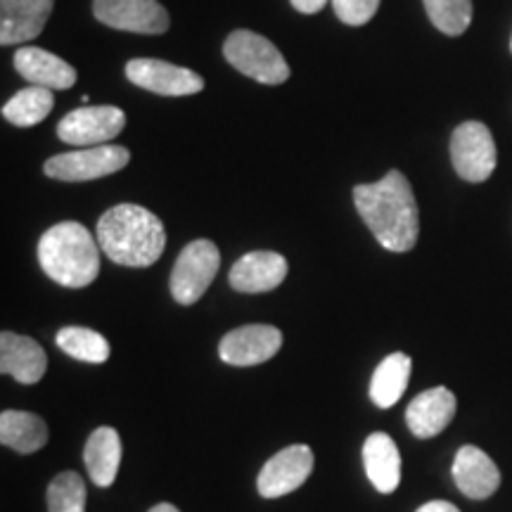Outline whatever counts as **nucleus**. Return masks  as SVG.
<instances>
[{
    "label": "nucleus",
    "mask_w": 512,
    "mask_h": 512,
    "mask_svg": "<svg viewBox=\"0 0 512 512\" xmlns=\"http://www.w3.org/2000/svg\"><path fill=\"white\" fill-rule=\"evenodd\" d=\"M358 214L377 242L389 252H411L420 235V211L413 188L401 171L392 169L382 181L356 185Z\"/></svg>",
    "instance_id": "obj_1"
},
{
    "label": "nucleus",
    "mask_w": 512,
    "mask_h": 512,
    "mask_svg": "<svg viewBox=\"0 0 512 512\" xmlns=\"http://www.w3.org/2000/svg\"><path fill=\"white\" fill-rule=\"evenodd\" d=\"M98 245L114 264L147 268L157 264L166 247L164 223L138 204H117L98 221Z\"/></svg>",
    "instance_id": "obj_2"
},
{
    "label": "nucleus",
    "mask_w": 512,
    "mask_h": 512,
    "mask_svg": "<svg viewBox=\"0 0 512 512\" xmlns=\"http://www.w3.org/2000/svg\"><path fill=\"white\" fill-rule=\"evenodd\" d=\"M38 264L50 280L62 287L91 285L100 273V245L86 226L62 221L38 240Z\"/></svg>",
    "instance_id": "obj_3"
},
{
    "label": "nucleus",
    "mask_w": 512,
    "mask_h": 512,
    "mask_svg": "<svg viewBox=\"0 0 512 512\" xmlns=\"http://www.w3.org/2000/svg\"><path fill=\"white\" fill-rule=\"evenodd\" d=\"M223 55L240 74L266 86H280L290 79V64L280 55V50L254 31H233L223 43Z\"/></svg>",
    "instance_id": "obj_4"
},
{
    "label": "nucleus",
    "mask_w": 512,
    "mask_h": 512,
    "mask_svg": "<svg viewBox=\"0 0 512 512\" xmlns=\"http://www.w3.org/2000/svg\"><path fill=\"white\" fill-rule=\"evenodd\" d=\"M221 268V252L211 240H195L178 254L171 271V297L178 304L190 306L200 302Z\"/></svg>",
    "instance_id": "obj_5"
},
{
    "label": "nucleus",
    "mask_w": 512,
    "mask_h": 512,
    "mask_svg": "<svg viewBox=\"0 0 512 512\" xmlns=\"http://www.w3.org/2000/svg\"><path fill=\"white\" fill-rule=\"evenodd\" d=\"M128 162H131V155H128L126 147L107 143L50 157L43 171H46L48 178H55V181L83 183L117 174Z\"/></svg>",
    "instance_id": "obj_6"
},
{
    "label": "nucleus",
    "mask_w": 512,
    "mask_h": 512,
    "mask_svg": "<svg viewBox=\"0 0 512 512\" xmlns=\"http://www.w3.org/2000/svg\"><path fill=\"white\" fill-rule=\"evenodd\" d=\"M451 162L467 183H484L494 174L498 152L491 131L482 121H465L453 131Z\"/></svg>",
    "instance_id": "obj_7"
},
{
    "label": "nucleus",
    "mask_w": 512,
    "mask_h": 512,
    "mask_svg": "<svg viewBox=\"0 0 512 512\" xmlns=\"http://www.w3.org/2000/svg\"><path fill=\"white\" fill-rule=\"evenodd\" d=\"M126 126V114L114 105L98 107H79L69 112L57 124V136L62 143L74 147H95L107 145L112 138H117Z\"/></svg>",
    "instance_id": "obj_8"
},
{
    "label": "nucleus",
    "mask_w": 512,
    "mask_h": 512,
    "mask_svg": "<svg viewBox=\"0 0 512 512\" xmlns=\"http://www.w3.org/2000/svg\"><path fill=\"white\" fill-rule=\"evenodd\" d=\"M93 15L105 27L157 36L169 29V12L157 0H93Z\"/></svg>",
    "instance_id": "obj_9"
},
{
    "label": "nucleus",
    "mask_w": 512,
    "mask_h": 512,
    "mask_svg": "<svg viewBox=\"0 0 512 512\" xmlns=\"http://www.w3.org/2000/svg\"><path fill=\"white\" fill-rule=\"evenodd\" d=\"M313 451L306 444H292L278 451L261 467L256 489L264 498H280L292 494L313 472Z\"/></svg>",
    "instance_id": "obj_10"
},
{
    "label": "nucleus",
    "mask_w": 512,
    "mask_h": 512,
    "mask_svg": "<svg viewBox=\"0 0 512 512\" xmlns=\"http://www.w3.org/2000/svg\"><path fill=\"white\" fill-rule=\"evenodd\" d=\"M128 81L136 83L143 91L169 95V98H183V95H195L204 88V79L192 69L178 67V64L152 60V57H138L126 64Z\"/></svg>",
    "instance_id": "obj_11"
},
{
    "label": "nucleus",
    "mask_w": 512,
    "mask_h": 512,
    "mask_svg": "<svg viewBox=\"0 0 512 512\" xmlns=\"http://www.w3.org/2000/svg\"><path fill=\"white\" fill-rule=\"evenodd\" d=\"M283 347V332L273 325H245V328L230 330L219 344V356L228 366H259L271 361Z\"/></svg>",
    "instance_id": "obj_12"
},
{
    "label": "nucleus",
    "mask_w": 512,
    "mask_h": 512,
    "mask_svg": "<svg viewBox=\"0 0 512 512\" xmlns=\"http://www.w3.org/2000/svg\"><path fill=\"white\" fill-rule=\"evenodd\" d=\"M287 278V259L278 252H247L230 268L228 283L242 294L271 292Z\"/></svg>",
    "instance_id": "obj_13"
},
{
    "label": "nucleus",
    "mask_w": 512,
    "mask_h": 512,
    "mask_svg": "<svg viewBox=\"0 0 512 512\" xmlns=\"http://www.w3.org/2000/svg\"><path fill=\"white\" fill-rule=\"evenodd\" d=\"M451 472L460 494L472 498V501H484V498L494 496L498 486H501V470H498V465L486 456L482 448L470 444L456 453Z\"/></svg>",
    "instance_id": "obj_14"
},
{
    "label": "nucleus",
    "mask_w": 512,
    "mask_h": 512,
    "mask_svg": "<svg viewBox=\"0 0 512 512\" xmlns=\"http://www.w3.org/2000/svg\"><path fill=\"white\" fill-rule=\"evenodd\" d=\"M456 394L446 387H432L415 396L406 408V422L418 439L437 437L456 415Z\"/></svg>",
    "instance_id": "obj_15"
},
{
    "label": "nucleus",
    "mask_w": 512,
    "mask_h": 512,
    "mask_svg": "<svg viewBox=\"0 0 512 512\" xmlns=\"http://www.w3.org/2000/svg\"><path fill=\"white\" fill-rule=\"evenodd\" d=\"M55 0H0V43L17 46L41 36Z\"/></svg>",
    "instance_id": "obj_16"
},
{
    "label": "nucleus",
    "mask_w": 512,
    "mask_h": 512,
    "mask_svg": "<svg viewBox=\"0 0 512 512\" xmlns=\"http://www.w3.org/2000/svg\"><path fill=\"white\" fill-rule=\"evenodd\" d=\"M0 370L22 384H36L46 375L48 356L36 339L5 330L0 335Z\"/></svg>",
    "instance_id": "obj_17"
},
{
    "label": "nucleus",
    "mask_w": 512,
    "mask_h": 512,
    "mask_svg": "<svg viewBox=\"0 0 512 512\" xmlns=\"http://www.w3.org/2000/svg\"><path fill=\"white\" fill-rule=\"evenodd\" d=\"M12 62H15L17 74L29 81V86L50 88V91H67V88H72L76 83V69L72 64L43 48H19Z\"/></svg>",
    "instance_id": "obj_18"
},
{
    "label": "nucleus",
    "mask_w": 512,
    "mask_h": 512,
    "mask_svg": "<svg viewBox=\"0 0 512 512\" xmlns=\"http://www.w3.org/2000/svg\"><path fill=\"white\" fill-rule=\"evenodd\" d=\"M363 465L370 484L380 494H394L401 484V453L394 439L384 432L370 434L363 444Z\"/></svg>",
    "instance_id": "obj_19"
},
{
    "label": "nucleus",
    "mask_w": 512,
    "mask_h": 512,
    "mask_svg": "<svg viewBox=\"0 0 512 512\" xmlns=\"http://www.w3.org/2000/svg\"><path fill=\"white\" fill-rule=\"evenodd\" d=\"M83 463L88 467L93 484L112 486L121 463V439L114 427H98L83 448Z\"/></svg>",
    "instance_id": "obj_20"
},
{
    "label": "nucleus",
    "mask_w": 512,
    "mask_h": 512,
    "mask_svg": "<svg viewBox=\"0 0 512 512\" xmlns=\"http://www.w3.org/2000/svg\"><path fill=\"white\" fill-rule=\"evenodd\" d=\"M413 361L411 356L389 354L380 366L375 368L373 380H370V399L377 408H392L399 403L403 392L408 389V380H411Z\"/></svg>",
    "instance_id": "obj_21"
},
{
    "label": "nucleus",
    "mask_w": 512,
    "mask_h": 512,
    "mask_svg": "<svg viewBox=\"0 0 512 512\" xmlns=\"http://www.w3.org/2000/svg\"><path fill=\"white\" fill-rule=\"evenodd\" d=\"M0 441L12 451L29 456L48 444V425L36 413L3 411L0 413Z\"/></svg>",
    "instance_id": "obj_22"
},
{
    "label": "nucleus",
    "mask_w": 512,
    "mask_h": 512,
    "mask_svg": "<svg viewBox=\"0 0 512 512\" xmlns=\"http://www.w3.org/2000/svg\"><path fill=\"white\" fill-rule=\"evenodd\" d=\"M53 91L50 88H41V86H27L22 91H17V95L3 105V117L10 121L12 126L19 128H29L41 124L43 119L53 112Z\"/></svg>",
    "instance_id": "obj_23"
},
{
    "label": "nucleus",
    "mask_w": 512,
    "mask_h": 512,
    "mask_svg": "<svg viewBox=\"0 0 512 512\" xmlns=\"http://www.w3.org/2000/svg\"><path fill=\"white\" fill-rule=\"evenodd\" d=\"M57 347H60L64 354L76 358V361L86 363H105L110 358V342L91 328H76V325H69V328H62L55 337Z\"/></svg>",
    "instance_id": "obj_24"
},
{
    "label": "nucleus",
    "mask_w": 512,
    "mask_h": 512,
    "mask_svg": "<svg viewBox=\"0 0 512 512\" xmlns=\"http://www.w3.org/2000/svg\"><path fill=\"white\" fill-rule=\"evenodd\" d=\"M427 17L441 34L460 36L472 22V0H422Z\"/></svg>",
    "instance_id": "obj_25"
},
{
    "label": "nucleus",
    "mask_w": 512,
    "mask_h": 512,
    "mask_svg": "<svg viewBox=\"0 0 512 512\" xmlns=\"http://www.w3.org/2000/svg\"><path fill=\"white\" fill-rule=\"evenodd\" d=\"M48 512H86V484L76 472H60L48 486Z\"/></svg>",
    "instance_id": "obj_26"
},
{
    "label": "nucleus",
    "mask_w": 512,
    "mask_h": 512,
    "mask_svg": "<svg viewBox=\"0 0 512 512\" xmlns=\"http://www.w3.org/2000/svg\"><path fill=\"white\" fill-rule=\"evenodd\" d=\"M337 17L349 27H363L375 17L380 0H332Z\"/></svg>",
    "instance_id": "obj_27"
},
{
    "label": "nucleus",
    "mask_w": 512,
    "mask_h": 512,
    "mask_svg": "<svg viewBox=\"0 0 512 512\" xmlns=\"http://www.w3.org/2000/svg\"><path fill=\"white\" fill-rule=\"evenodd\" d=\"M294 5V10L302 12V15H316L328 5V0H290Z\"/></svg>",
    "instance_id": "obj_28"
},
{
    "label": "nucleus",
    "mask_w": 512,
    "mask_h": 512,
    "mask_svg": "<svg viewBox=\"0 0 512 512\" xmlns=\"http://www.w3.org/2000/svg\"><path fill=\"white\" fill-rule=\"evenodd\" d=\"M415 512H460L456 505L453 503H448V501H430V503H425V505H420L418 510Z\"/></svg>",
    "instance_id": "obj_29"
},
{
    "label": "nucleus",
    "mask_w": 512,
    "mask_h": 512,
    "mask_svg": "<svg viewBox=\"0 0 512 512\" xmlns=\"http://www.w3.org/2000/svg\"><path fill=\"white\" fill-rule=\"evenodd\" d=\"M150 512H181V510H178L176 505H171V503H159Z\"/></svg>",
    "instance_id": "obj_30"
},
{
    "label": "nucleus",
    "mask_w": 512,
    "mask_h": 512,
    "mask_svg": "<svg viewBox=\"0 0 512 512\" xmlns=\"http://www.w3.org/2000/svg\"><path fill=\"white\" fill-rule=\"evenodd\" d=\"M510 50H512V38H510Z\"/></svg>",
    "instance_id": "obj_31"
}]
</instances>
